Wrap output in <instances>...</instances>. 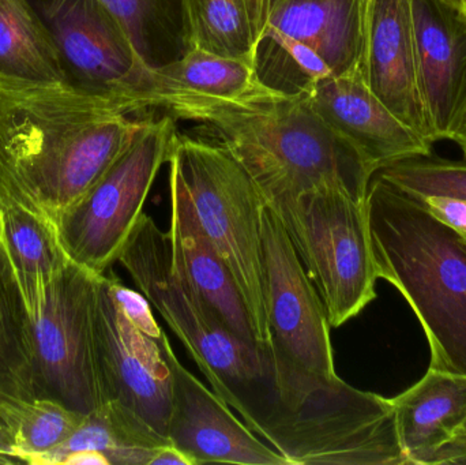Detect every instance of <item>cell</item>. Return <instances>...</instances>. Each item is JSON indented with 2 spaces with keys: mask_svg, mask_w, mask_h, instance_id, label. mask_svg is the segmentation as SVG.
Returning a JSON list of instances; mask_svg holds the SVG:
<instances>
[{
  "mask_svg": "<svg viewBox=\"0 0 466 465\" xmlns=\"http://www.w3.org/2000/svg\"><path fill=\"white\" fill-rule=\"evenodd\" d=\"M144 123L119 101L66 86L0 90V204L46 210L57 224Z\"/></svg>",
  "mask_w": 466,
  "mask_h": 465,
  "instance_id": "1",
  "label": "cell"
},
{
  "mask_svg": "<svg viewBox=\"0 0 466 465\" xmlns=\"http://www.w3.org/2000/svg\"><path fill=\"white\" fill-rule=\"evenodd\" d=\"M243 422L289 465H410L391 399L309 371L273 343Z\"/></svg>",
  "mask_w": 466,
  "mask_h": 465,
  "instance_id": "2",
  "label": "cell"
},
{
  "mask_svg": "<svg viewBox=\"0 0 466 465\" xmlns=\"http://www.w3.org/2000/svg\"><path fill=\"white\" fill-rule=\"evenodd\" d=\"M161 108L175 119L207 126L210 139L251 177L265 205L325 186L367 199L375 175L331 133L303 92L249 104L174 98Z\"/></svg>",
  "mask_w": 466,
  "mask_h": 465,
  "instance_id": "3",
  "label": "cell"
},
{
  "mask_svg": "<svg viewBox=\"0 0 466 465\" xmlns=\"http://www.w3.org/2000/svg\"><path fill=\"white\" fill-rule=\"evenodd\" d=\"M378 278L396 287L429 341L430 369L466 376V237L375 175L367 193Z\"/></svg>",
  "mask_w": 466,
  "mask_h": 465,
  "instance_id": "4",
  "label": "cell"
},
{
  "mask_svg": "<svg viewBox=\"0 0 466 465\" xmlns=\"http://www.w3.org/2000/svg\"><path fill=\"white\" fill-rule=\"evenodd\" d=\"M117 262L182 341L216 395L243 420L259 392L268 346L240 340L213 317L175 262L171 234L150 216L142 215Z\"/></svg>",
  "mask_w": 466,
  "mask_h": 465,
  "instance_id": "5",
  "label": "cell"
},
{
  "mask_svg": "<svg viewBox=\"0 0 466 465\" xmlns=\"http://www.w3.org/2000/svg\"><path fill=\"white\" fill-rule=\"evenodd\" d=\"M266 207L292 240L331 328L347 324L377 299L367 199L325 186Z\"/></svg>",
  "mask_w": 466,
  "mask_h": 465,
  "instance_id": "6",
  "label": "cell"
},
{
  "mask_svg": "<svg viewBox=\"0 0 466 465\" xmlns=\"http://www.w3.org/2000/svg\"><path fill=\"white\" fill-rule=\"evenodd\" d=\"M175 147L199 226L231 270L258 343L270 346L263 297L262 196L243 167L213 139L177 134Z\"/></svg>",
  "mask_w": 466,
  "mask_h": 465,
  "instance_id": "7",
  "label": "cell"
},
{
  "mask_svg": "<svg viewBox=\"0 0 466 465\" xmlns=\"http://www.w3.org/2000/svg\"><path fill=\"white\" fill-rule=\"evenodd\" d=\"M171 115L145 119L136 139L103 177L57 220L60 243L78 267L106 275L144 215L145 202L174 152Z\"/></svg>",
  "mask_w": 466,
  "mask_h": 465,
  "instance_id": "8",
  "label": "cell"
},
{
  "mask_svg": "<svg viewBox=\"0 0 466 465\" xmlns=\"http://www.w3.org/2000/svg\"><path fill=\"white\" fill-rule=\"evenodd\" d=\"M98 278L70 261L29 311L43 396L85 415L104 404L95 347Z\"/></svg>",
  "mask_w": 466,
  "mask_h": 465,
  "instance_id": "9",
  "label": "cell"
},
{
  "mask_svg": "<svg viewBox=\"0 0 466 465\" xmlns=\"http://www.w3.org/2000/svg\"><path fill=\"white\" fill-rule=\"evenodd\" d=\"M48 37L63 86L112 98L138 112L136 95L150 60L98 0H27Z\"/></svg>",
  "mask_w": 466,
  "mask_h": 465,
  "instance_id": "10",
  "label": "cell"
},
{
  "mask_svg": "<svg viewBox=\"0 0 466 465\" xmlns=\"http://www.w3.org/2000/svg\"><path fill=\"white\" fill-rule=\"evenodd\" d=\"M95 347L104 404L117 407L168 440L171 369L160 341L137 329L120 310L106 273L98 278L96 288Z\"/></svg>",
  "mask_w": 466,
  "mask_h": 465,
  "instance_id": "11",
  "label": "cell"
},
{
  "mask_svg": "<svg viewBox=\"0 0 466 465\" xmlns=\"http://www.w3.org/2000/svg\"><path fill=\"white\" fill-rule=\"evenodd\" d=\"M262 257L271 343L309 371L336 377L325 306L284 226L268 207L262 216Z\"/></svg>",
  "mask_w": 466,
  "mask_h": 465,
  "instance_id": "12",
  "label": "cell"
},
{
  "mask_svg": "<svg viewBox=\"0 0 466 465\" xmlns=\"http://www.w3.org/2000/svg\"><path fill=\"white\" fill-rule=\"evenodd\" d=\"M158 341L174 381L167 437L191 465H289L241 422L215 390L208 389L180 363L166 332Z\"/></svg>",
  "mask_w": 466,
  "mask_h": 465,
  "instance_id": "13",
  "label": "cell"
},
{
  "mask_svg": "<svg viewBox=\"0 0 466 465\" xmlns=\"http://www.w3.org/2000/svg\"><path fill=\"white\" fill-rule=\"evenodd\" d=\"M301 92L331 133L374 175L391 164L431 155L432 145L400 120L360 73L330 76Z\"/></svg>",
  "mask_w": 466,
  "mask_h": 465,
  "instance_id": "14",
  "label": "cell"
},
{
  "mask_svg": "<svg viewBox=\"0 0 466 465\" xmlns=\"http://www.w3.org/2000/svg\"><path fill=\"white\" fill-rule=\"evenodd\" d=\"M359 73L408 127L437 142L419 78L410 0H366Z\"/></svg>",
  "mask_w": 466,
  "mask_h": 465,
  "instance_id": "15",
  "label": "cell"
},
{
  "mask_svg": "<svg viewBox=\"0 0 466 465\" xmlns=\"http://www.w3.org/2000/svg\"><path fill=\"white\" fill-rule=\"evenodd\" d=\"M419 78L435 139H451L466 109V5L410 0Z\"/></svg>",
  "mask_w": 466,
  "mask_h": 465,
  "instance_id": "16",
  "label": "cell"
},
{
  "mask_svg": "<svg viewBox=\"0 0 466 465\" xmlns=\"http://www.w3.org/2000/svg\"><path fill=\"white\" fill-rule=\"evenodd\" d=\"M168 164L171 196L169 234L175 262L205 308L229 333L246 343L260 346L231 270L199 226L180 174L177 147Z\"/></svg>",
  "mask_w": 466,
  "mask_h": 465,
  "instance_id": "17",
  "label": "cell"
},
{
  "mask_svg": "<svg viewBox=\"0 0 466 465\" xmlns=\"http://www.w3.org/2000/svg\"><path fill=\"white\" fill-rule=\"evenodd\" d=\"M285 93L263 81L258 56H224L188 46L180 59L149 66L138 92V111L161 108L174 98H202L231 104L268 100Z\"/></svg>",
  "mask_w": 466,
  "mask_h": 465,
  "instance_id": "18",
  "label": "cell"
},
{
  "mask_svg": "<svg viewBox=\"0 0 466 465\" xmlns=\"http://www.w3.org/2000/svg\"><path fill=\"white\" fill-rule=\"evenodd\" d=\"M364 16L366 0H287L271 16L262 38L279 35L303 44L333 76L359 73Z\"/></svg>",
  "mask_w": 466,
  "mask_h": 465,
  "instance_id": "19",
  "label": "cell"
},
{
  "mask_svg": "<svg viewBox=\"0 0 466 465\" xmlns=\"http://www.w3.org/2000/svg\"><path fill=\"white\" fill-rule=\"evenodd\" d=\"M391 401L408 464L431 465L435 452L466 422V376L429 369Z\"/></svg>",
  "mask_w": 466,
  "mask_h": 465,
  "instance_id": "20",
  "label": "cell"
},
{
  "mask_svg": "<svg viewBox=\"0 0 466 465\" xmlns=\"http://www.w3.org/2000/svg\"><path fill=\"white\" fill-rule=\"evenodd\" d=\"M40 396L32 322L0 220V420L16 404Z\"/></svg>",
  "mask_w": 466,
  "mask_h": 465,
  "instance_id": "21",
  "label": "cell"
},
{
  "mask_svg": "<svg viewBox=\"0 0 466 465\" xmlns=\"http://www.w3.org/2000/svg\"><path fill=\"white\" fill-rule=\"evenodd\" d=\"M63 86L56 55L27 0H0V90Z\"/></svg>",
  "mask_w": 466,
  "mask_h": 465,
  "instance_id": "22",
  "label": "cell"
},
{
  "mask_svg": "<svg viewBox=\"0 0 466 465\" xmlns=\"http://www.w3.org/2000/svg\"><path fill=\"white\" fill-rule=\"evenodd\" d=\"M85 417L57 399L40 396L16 404L3 415L0 425L10 441L11 459L35 465L41 456L59 448Z\"/></svg>",
  "mask_w": 466,
  "mask_h": 465,
  "instance_id": "23",
  "label": "cell"
},
{
  "mask_svg": "<svg viewBox=\"0 0 466 465\" xmlns=\"http://www.w3.org/2000/svg\"><path fill=\"white\" fill-rule=\"evenodd\" d=\"M188 46L224 56H258L247 0H180Z\"/></svg>",
  "mask_w": 466,
  "mask_h": 465,
  "instance_id": "24",
  "label": "cell"
},
{
  "mask_svg": "<svg viewBox=\"0 0 466 465\" xmlns=\"http://www.w3.org/2000/svg\"><path fill=\"white\" fill-rule=\"evenodd\" d=\"M377 175L415 197L442 196L466 201V161L430 156L408 158Z\"/></svg>",
  "mask_w": 466,
  "mask_h": 465,
  "instance_id": "25",
  "label": "cell"
},
{
  "mask_svg": "<svg viewBox=\"0 0 466 465\" xmlns=\"http://www.w3.org/2000/svg\"><path fill=\"white\" fill-rule=\"evenodd\" d=\"M125 30L142 56L149 59V29L153 0H98Z\"/></svg>",
  "mask_w": 466,
  "mask_h": 465,
  "instance_id": "26",
  "label": "cell"
},
{
  "mask_svg": "<svg viewBox=\"0 0 466 465\" xmlns=\"http://www.w3.org/2000/svg\"><path fill=\"white\" fill-rule=\"evenodd\" d=\"M108 276L109 289H111L112 297L116 300L120 310L126 314L128 319L133 322L137 329L141 330L149 338L158 340L163 335L164 330L153 316L152 305L149 300L145 298L142 292L133 291L128 287L123 286L122 281L116 278L112 272H106Z\"/></svg>",
  "mask_w": 466,
  "mask_h": 465,
  "instance_id": "27",
  "label": "cell"
},
{
  "mask_svg": "<svg viewBox=\"0 0 466 465\" xmlns=\"http://www.w3.org/2000/svg\"><path fill=\"white\" fill-rule=\"evenodd\" d=\"M412 196V194H410ZM415 197V196H413ZM435 217L466 237V201L451 197H416Z\"/></svg>",
  "mask_w": 466,
  "mask_h": 465,
  "instance_id": "28",
  "label": "cell"
},
{
  "mask_svg": "<svg viewBox=\"0 0 466 465\" xmlns=\"http://www.w3.org/2000/svg\"><path fill=\"white\" fill-rule=\"evenodd\" d=\"M466 465V422L456 436L435 452L431 465Z\"/></svg>",
  "mask_w": 466,
  "mask_h": 465,
  "instance_id": "29",
  "label": "cell"
},
{
  "mask_svg": "<svg viewBox=\"0 0 466 465\" xmlns=\"http://www.w3.org/2000/svg\"><path fill=\"white\" fill-rule=\"evenodd\" d=\"M251 11L252 24H254L255 40L259 49L260 38L268 26V21L277 10L287 0H247Z\"/></svg>",
  "mask_w": 466,
  "mask_h": 465,
  "instance_id": "30",
  "label": "cell"
},
{
  "mask_svg": "<svg viewBox=\"0 0 466 465\" xmlns=\"http://www.w3.org/2000/svg\"><path fill=\"white\" fill-rule=\"evenodd\" d=\"M62 465H109L106 456L95 450H81L68 455Z\"/></svg>",
  "mask_w": 466,
  "mask_h": 465,
  "instance_id": "31",
  "label": "cell"
},
{
  "mask_svg": "<svg viewBox=\"0 0 466 465\" xmlns=\"http://www.w3.org/2000/svg\"><path fill=\"white\" fill-rule=\"evenodd\" d=\"M161 464L191 465V461L177 448L167 445V447L160 448L157 450L152 461V465Z\"/></svg>",
  "mask_w": 466,
  "mask_h": 465,
  "instance_id": "32",
  "label": "cell"
},
{
  "mask_svg": "<svg viewBox=\"0 0 466 465\" xmlns=\"http://www.w3.org/2000/svg\"><path fill=\"white\" fill-rule=\"evenodd\" d=\"M451 141L456 142L459 145L466 161V109L464 114H462L461 119H460L459 125H457L456 130L451 134Z\"/></svg>",
  "mask_w": 466,
  "mask_h": 465,
  "instance_id": "33",
  "label": "cell"
},
{
  "mask_svg": "<svg viewBox=\"0 0 466 465\" xmlns=\"http://www.w3.org/2000/svg\"><path fill=\"white\" fill-rule=\"evenodd\" d=\"M0 463H14L10 456V441L2 426H0Z\"/></svg>",
  "mask_w": 466,
  "mask_h": 465,
  "instance_id": "34",
  "label": "cell"
},
{
  "mask_svg": "<svg viewBox=\"0 0 466 465\" xmlns=\"http://www.w3.org/2000/svg\"><path fill=\"white\" fill-rule=\"evenodd\" d=\"M454 2L462 3V5H466V0H454Z\"/></svg>",
  "mask_w": 466,
  "mask_h": 465,
  "instance_id": "35",
  "label": "cell"
}]
</instances>
